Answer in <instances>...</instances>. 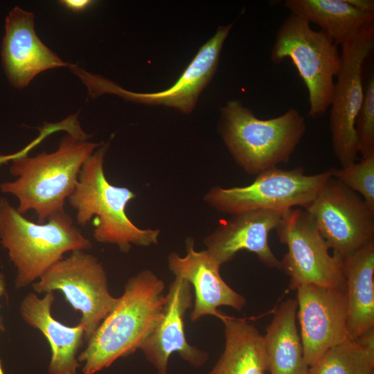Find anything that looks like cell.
I'll return each mask as SVG.
<instances>
[{
    "label": "cell",
    "instance_id": "cell-1",
    "mask_svg": "<svg viewBox=\"0 0 374 374\" xmlns=\"http://www.w3.org/2000/svg\"><path fill=\"white\" fill-rule=\"evenodd\" d=\"M103 143L89 142L82 130L69 132L53 152H42L28 157L22 151L12 160L13 181L0 185L1 191L17 197V211L30 210L43 224L51 216L64 211L66 198L74 191L81 168Z\"/></svg>",
    "mask_w": 374,
    "mask_h": 374
},
{
    "label": "cell",
    "instance_id": "cell-2",
    "mask_svg": "<svg viewBox=\"0 0 374 374\" xmlns=\"http://www.w3.org/2000/svg\"><path fill=\"white\" fill-rule=\"evenodd\" d=\"M163 290V281L150 270L127 280L116 305L78 357L82 374H95L141 348L161 317Z\"/></svg>",
    "mask_w": 374,
    "mask_h": 374
},
{
    "label": "cell",
    "instance_id": "cell-3",
    "mask_svg": "<svg viewBox=\"0 0 374 374\" xmlns=\"http://www.w3.org/2000/svg\"><path fill=\"white\" fill-rule=\"evenodd\" d=\"M108 145L103 144L83 163L75 188L69 197L81 226L93 217V238L102 243L117 245L127 253L131 244L148 247L158 243L159 229H142L128 217L126 208L136 195L127 188L111 184L104 171Z\"/></svg>",
    "mask_w": 374,
    "mask_h": 374
},
{
    "label": "cell",
    "instance_id": "cell-4",
    "mask_svg": "<svg viewBox=\"0 0 374 374\" xmlns=\"http://www.w3.org/2000/svg\"><path fill=\"white\" fill-rule=\"evenodd\" d=\"M305 130V118L294 108L269 119L257 118L238 100L221 109L220 135L236 163L250 175L288 162Z\"/></svg>",
    "mask_w": 374,
    "mask_h": 374
},
{
    "label": "cell",
    "instance_id": "cell-5",
    "mask_svg": "<svg viewBox=\"0 0 374 374\" xmlns=\"http://www.w3.org/2000/svg\"><path fill=\"white\" fill-rule=\"evenodd\" d=\"M0 241L17 269L15 287L38 280L64 253L90 249L92 244L65 211L34 223L5 199H0Z\"/></svg>",
    "mask_w": 374,
    "mask_h": 374
},
{
    "label": "cell",
    "instance_id": "cell-6",
    "mask_svg": "<svg viewBox=\"0 0 374 374\" xmlns=\"http://www.w3.org/2000/svg\"><path fill=\"white\" fill-rule=\"evenodd\" d=\"M270 58L275 64L292 60L308 91V116H323L331 105L335 78L341 66V53L332 39L290 13L277 30Z\"/></svg>",
    "mask_w": 374,
    "mask_h": 374
},
{
    "label": "cell",
    "instance_id": "cell-7",
    "mask_svg": "<svg viewBox=\"0 0 374 374\" xmlns=\"http://www.w3.org/2000/svg\"><path fill=\"white\" fill-rule=\"evenodd\" d=\"M332 177V168L306 175L300 166L290 170L275 167L257 175L247 186H214L204 199L218 212L231 215L253 210L283 215L294 208H307Z\"/></svg>",
    "mask_w": 374,
    "mask_h": 374
},
{
    "label": "cell",
    "instance_id": "cell-8",
    "mask_svg": "<svg viewBox=\"0 0 374 374\" xmlns=\"http://www.w3.org/2000/svg\"><path fill=\"white\" fill-rule=\"evenodd\" d=\"M32 285L39 294L62 292L73 308L81 312L80 323L87 341L118 301L109 291L103 265L94 256L80 250L54 264Z\"/></svg>",
    "mask_w": 374,
    "mask_h": 374
},
{
    "label": "cell",
    "instance_id": "cell-9",
    "mask_svg": "<svg viewBox=\"0 0 374 374\" xmlns=\"http://www.w3.org/2000/svg\"><path fill=\"white\" fill-rule=\"evenodd\" d=\"M275 230L287 247L280 263L281 271L290 276V290L306 284L345 286L343 260L330 253L326 241L305 209L294 208L283 213Z\"/></svg>",
    "mask_w": 374,
    "mask_h": 374
},
{
    "label": "cell",
    "instance_id": "cell-10",
    "mask_svg": "<svg viewBox=\"0 0 374 374\" xmlns=\"http://www.w3.org/2000/svg\"><path fill=\"white\" fill-rule=\"evenodd\" d=\"M374 48V24L341 45V66L330 114L334 154L341 167L358 157L355 119L364 97L363 66Z\"/></svg>",
    "mask_w": 374,
    "mask_h": 374
},
{
    "label": "cell",
    "instance_id": "cell-11",
    "mask_svg": "<svg viewBox=\"0 0 374 374\" xmlns=\"http://www.w3.org/2000/svg\"><path fill=\"white\" fill-rule=\"evenodd\" d=\"M231 28V24L219 26L215 35L199 48L177 82L164 91L135 93L80 67L75 69L73 73L80 78L93 98L104 93H111L128 101L145 105H165L174 107L184 114H189L193 110L199 94L217 70L220 52Z\"/></svg>",
    "mask_w": 374,
    "mask_h": 374
},
{
    "label": "cell",
    "instance_id": "cell-12",
    "mask_svg": "<svg viewBox=\"0 0 374 374\" xmlns=\"http://www.w3.org/2000/svg\"><path fill=\"white\" fill-rule=\"evenodd\" d=\"M305 210L333 254L342 260L374 240V211L332 177Z\"/></svg>",
    "mask_w": 374,
    "mask_h": 374
},
{
    "label": "cell",
    "instance_id": "cell-13",
    "mask_svg": "<svg viewBox=\"0 0 374 374\" xmlns=\"http://www.w3.org/2000/svg\"><path fill=\"white\" fill-rule=\"evenodd\" d=\"M296 290L303 357L310 366L348 339L346 289L306 284Z\"/></svg>",
    "mask_w": 374,
    "mask_h": 374
},
{
    "label": "cell",
    "instance_id": "cell-14",
    "mask_svg": "<svg viewBox=\"0 0 374 374\" xmlns=\"http://www.w3.org/2000/svg\"><path fill=\"white\" fill-rule=\"evenodd\" d=\"M165 297L161 317L140 349L157 374H168V359L174 353L195 367L203 366L208 354L190 345L184 331V316L193 305L191 285L183 278L175 277Z\"/></svg>",
    "mask_w": 374,
    "mask_h": 374
},
{
    "label": "cell",
    "instance_id": "cell-15",
    "mask_svg": "<svg viewBox=\"0 0 374 374\" xmlns=\"http://www.w3.org/2000/svg\"><path fill=\"white\" fill-rule=\"evenodd\" d=\"M282 215L267 210L233 214L204 238L206 251L221 266L233 260L240 251L246 250L255 253L265 266L281 271L280 260L271 251L268 235Z\"/></svg>",
    "mask_w": 374,
    "mask_h": 374
},
{
    "label": "cell",
    "instance_id": "cell-16",
    "mask_svg": "<svg viewBox=\"0 0 374 374\" xmlns=\"http://www.w3.org/2000/svg\"><path fill=\"white\" fill-rule=\"evenodd\" d=\"M1 60L6 75L15 88L23 89L39 73L69 66L37 37L34 15L16 6L6 18Z\"/></svg>",
    "mask_w": 374,
    "mask_h": 374
},
{
    "label": "cell",
    "instance_id": "cell-17",
    "mask_svg": "<svg viewBox=\"0 0 374 374\" xmlns=\"http://www.w3.org/2000/svg\"><path fill=\"white\" fill-rule=\"evenodd\" d=\"M186 249V254L183 257L176 253H170L168 263L175 277L186 279L194 288L195 303L190 321H196L206 315L220 319L223 314L217 310L220 306L242 310L246 299L222 279L220 274L221 266L206 250L196 251L192 238H187Z\"/></svg>",
    "mask_w": 374,
    "mask_h": 374
},
{
    "label": "cell",
    "instance_id": "cell-18",
    "mask_svg": "<svg viewBox=\"0 0 374 374\" xmlns=\"http://www.w3.org/2000/svg\"><path fill=\"white\" fill-rule=\"evenodd\" d=\"M54 300L53 292L46 293L43 298L30 292L20 304V314L28 325L43 334L50 345L49 374H77L80 364L76 356L84 343V328L80 323L71 327L54 319L51 314Z\"/></svg>",
    "mask_w": 374,
    "mask_h": 374
},
{
    "label": "cell",
    "instance_id": "cell-19",
    "mask_svg": "<svg viewBox=\"0 0 374 374\" xmlns=\"http://www.w3.org/2000/svg\"><path fill=\"white\" fill-rule=\"evenodd\" d=\"M348 338L374 329V240L343 260Z\"/></svg>",
    "mask_w": 374,
    "mask_h": 374
},
{
    "label": "cell",
    "instance_id": "cell-20",
    "mask_svg": "<svg viewBox=\"0 0 374 374\" xmlns=\"http://www.w3.org/2000/svg\"><path fill=\"white\" fill-rule=\"evenodd\" d=\"M297 307L296 299L284 301L267 327L263 339L270 374H308L296 326Z\"/></svg>",
    "mask_w": 374,
    "mask_h": 374
},
{
    "label": "cell",
    "instance_id": "cell-21",
    "mask_svg": "<svg viewBox=\"0 0 374 374\" xmlns=\"http://www.w3.org/2000/svg\"><path fill=\"white\" fill-rule=\"evenodd\" d=\"M284 6L290 13L321 27L337 45L374 24V13L359 10L345 0H286Z\"/></svg>",
    "mask_w": 374,
    "mask_h": 374
},
{
    "label": "cell",
    "instance_id": "cell-22",
    "mask_svg": "<svg viewBox=\"0 0 374 374\" xmlns=\"http://www.w3.org/2000/svg\"><path fill=\"white\" fill-rule=\"evenodd\" d=\"M225 346L209 374H265L267 359L263 335L242 319L224 314Z\"/></svg>",
    "mask_w": 374,
    "mask_h": 374
},
{
    "label": "cell",
    "instance_id": "cell-23",
    "mask_svg": "<svg viewBox=\"0 0 374 374\" xmlns=\"http://www.w3.org/2000/svg\"><path fill=\"white\" fill-rule=\"evenodd\" d=\"M308 374H374V329L331 347Z\"/></svg>",
    "mask_w": 374,
    "mask_h": 374
},
{
    "label": "cell",
    "instance_id": "cell-24",
    "mask_svg": "<svg viewBox=\"0 0 374 374\" xmlns=\"http://www.w3.org/2000/svg\"><path fill=\"white\" fill-rule=\"evenodd\" d=\"M332 177L361 197L374 211V155L340 169L332 168Z\"/></svg>",
    "mask_w": 374,
    "mask_h": 374
},
{
    "label": "cell",
    "instance_id": "cell-25",
    "mask_svg": "<svg viewBox=\"0 0 374 374\" xmlns=\"http://www.w3.org/2000/svg\"><path fill=\"white\" fill-rule=\"evenodd\" d=\"M355 128L358 152L362 158L374 155V75L364 83V97L357 113Z\"/></svg>",
    "mask_w": 374,
    "mask_h": 374
},
{
    "label": "cell",
    "instance_id": "cell-26",
    "mask_svg": "<svg viewBox=\"0 0 374 374\" xmlns=\"http://www.w3.org/2000/svg\"><path fill=\"white\" fill-rule=\"evenodd\" d=\"M60 3L70 10L75 12L86 10L92 3L89 0H63Z\"/></svg>",
    "mask_w": 374,
    "mask_h": 374
},
{
    "label": "cell",
    "instance_id": "cell-27",
    "mask_svg": "<svg viewBox=\"0 0 374 374\" xmlns=\"http://www.w3.org/2000/svg\"><path fill=\"white\" fill-rule=\"evenodd\" d=\"M353 7L362 12L374 13L373 0H345Z\"/></svg>",
    "mask_w": 374,
    "mask_h": 374
},
{
    "label": "cell",
    "instance_id": "cell-28",
    "mask_svg": "<svg viewBox=\"0 0 374 374\" xmlns=\"http://www.w3.org/2000/svg\"><path fill=\"white\" fill-rule=\"evenodd\" d=\"M6 293V283L3 275L0 273V298ZM4 330L2 317L0 316V331ZM0 374H5L0 362Z\"/></svg>",
    "mask_w": 374,
    "mask_h": 374
},
{
    "label": "cell",
    "instance_id": "cell-29",
    "mask_svg": "<svg viewBox=\"0 0 374 374\" xmlns=\"http://www.w3.org/2000/svg\"><path fill=\"white\" fill-rule=\"evenodd\" d=\"M18 155V153L10 154V155H0V165L3 163H5L9 160H12Z\"/></svg>",
    "mask_w": 374,
    "mask_h": 374
}]
</instances>
